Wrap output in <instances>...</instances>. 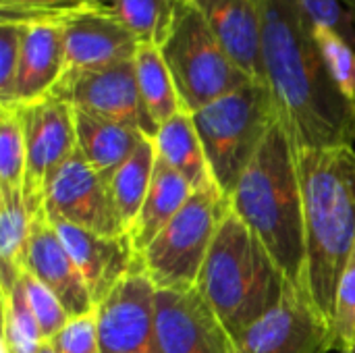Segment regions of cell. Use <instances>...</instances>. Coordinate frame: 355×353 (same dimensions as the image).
Masks as SVG:
<instances>
[{
    "instance_id": "1",
    "label": "cell",
    "mask_w": 355,
    "mask_h": 353,
    "mask_svg": "<svg viewBox=\"0 0 355 353\" xmlns=\"http://www.w3.org/2000/svg\"><path fill=\"white\" fill-rule=\"evenodd\" d=\"M264 79L295 150L355 144V104L331 77L293 0H262Z\"/></svg>"
},
{
    "instance_id": "2",
    "label": "cell",
    "mask_w": 355,
    "mask_h": 353,
    "mask_svg": "<svg viewBox=\"0 0 355 353\" xmlns=\"http://www.w3.org/2000/svg\"><path fill=\"white\" fill-rule=\"evenodd\" d=\"M304 198L306 293L333 325L335 295L355 246V148L295 150Z\"/></svg>"
},
{
    "instance_id": "3",
    "label": "cell",
    "mask_w": 355,
    "mask_h": 353,
    "mask_svg": "<svg viewBox=\"0 0 355 353\" xmlns=\"http://www.w3.org/2000/svg\"><path fill=\"white\" fill-rule=\"evenodd\" d=\"M229 208L266 246L291 287L308 298L297 154L281 119L272 123L254 160L239 177Z\"/></svg>"
},
{
    "instance_id": "4",
    "label": "cell",
    "mask_w": 355,
    "mask_h": 353,
    "mask_svg": "<svg viewBox=\"0 0 355 353\" xmlns=\"http://www.w3.org/2000/svg\"><path fill=\"white\" fill-rule=\"evenodd\" d=\"M196 289L235 339L272 310L291 289V283L266 246L229 208Z\"/></svg>"
},
{
    "instance_id": "5",
    "label": "cell",
    "mask_w": 355,
    "mask_h": 353,
    "mask_svg": "<svg viewBox=\"0 0 355 353\" xmlns=\"http://www.w3.org/2000/svg\"><path fill=\"white\" fill-rule=\"evenodd\" d=\"M191 117L214 183L229 200L268 129L279 119L275 98L266 83L250 81L191 112Z\"/></svg>"
},
{
    "instance_id": "6",
    "label": "cell",
    "mask_w": 355,
    "mask_h": 353,
    "mask_svg": "<svg viewBox=\"0 0 355 353\" xmlns=\"http://www.w3.org/2000/svg\"><path fill=\"white\" fill-rule=\"evenodd\" d=\"M162 54L181 102L189 112L254 81L233 62L189 0H179L173 29L162 44Z\"/></svg>"
},
{
    "instance_id": "7",
    "label": "cell",
    "mask_w": 355,
    "mask_h": 353,
    "mask_svg": "<svg viewBox=\"0 0 355 353\" xmlns=\"http://www.w3.org/2000/svg\"><path fill=\"white\" fill-rule=\"evenodd\" d=\"M229 210L218 187L196 189L177 216L139 254L141 268L156 289L191 291Z\"/></svg>"
},
{
    "instance_id": "8",
    "label": "cell",
    "mask_w": 355,
    "mask_h": 353,
    "mask_svg": "<svg viewBox=\"0 0 355 353\" xmlns=\"http://www.w3.org/2000/svg\"><path fill=\"white\" fill-rule=\"evenodd\" d=\"M19 106L27 150L23 200L33 216L44 208L46 187L54 173L77 152L75 108L54 94Z\"/></svg>"
},
{
    "instance_id": "9",
    "label": "cell",
    "mask_w": 355,
    "mask_h": 353,
    "mask_svg": "<svg viewBox=\"0 0 355 353\" xmlns=\"http://www.w3.org/2000/svg\"><path fill=\"white\" fill-rule=\"evenodd\" d=\"M50 221H62L106 237L127 235L108 181L77 150L50 179L44 196Z\"/></svg>"
},
{
    "instance_id": "10",
    "label": "cell",
    "mask_w": 355,
    "mask_h": 353,
    "mask_svg": "<svg viewBox=\"0 0 355 353\" xmlns=\"http://www.w3.org/2000/svg\"><path fill=\"white\" fill-rule=\"evenodd\" d=\"M233 347L237 353H329L337 343L333 325L291 287L272 310L233 339Z\"/></svg>"
},
{
    "instance_id": "11",
    "label": "cell",
    "mask_w": 355,
    "mask_h": 353,
    "mask_svg": "<svg viewBox=\"0 0 355 353\" xmlns=\"http://www.w3.org/2000/svg\"><path fill=\"white\" fill-rule=\"evenodd\" d=\"M156 285L141 262L94 308L102 353H154Z\"/></svg>"
},
{
    "instance_id": "12",
    "label": "cell",
    "mask_w": 355,
    "mask_h": 353,
    "mask_svg": "<svg viewBox=\"0 0 355 353\" xmlns=\"http://www.w3.org/2000/svg\"><path fill=\"white\" fill-rule=\"evenodd\" d=\"M52 94L69 102L75 110L141 129L152 137L156 135V127L141 102L135 60L64 77Z\"/></svg>"
},
{
    "instance_id": "13",
    "label": "cell",
    "mask_w": 355,
    "mask_h": 353,
    "mask_svg": "<svg viewBox=\"0 0 355 353\" xmlns=\"http://www.w3.org/2000/svg\"><path fill=\"white\" fill-rule=\"evenodd\" d=\"M62 23L67 50L62 79L77 73L133 60L137 54L139 40L100 0H92L79 8L64 12Z\"/></svg>"
},
{
    "instance_id": "14",
    "label": "cell",
    "mask_w": 355,
    "mask_h": 353,
    "mask_svg": "<svg viewBox=\"0 0 355 353\" xmlns=\"http://www.w3.org/2000/svg\"><path fill=\"white\" fill-rule=\"evenodd\" d=\"M233 339L198 289H158L154 353H233Z\"/></svg>"
},
{
    "instance_id": "15",
    "label": "cell",
    "mask_w": 355,
    "mask_h": 353,
    "mask_svg": "<svg viewBox=\"0 0 355 353\" xmlns=\"http://www.w3.org/2000/svg\"><path fill=\"white\" fill-rule=\"evenodd\" d=\"M25 273L44 283L62 302L71 318L94 312L92 293L44 208L31 216Z\"/></svg>"
},
{
    "instance_id": "16",
    "label": "cell",
    "mask_w": 355,
    "mask_h": 353,
    "mask_svg": "<svg viewBox=\"0 0 355 353\" xmlns=\"http://www.w3.org/2000/svg\"><path fill=\"white\" fill-rule=\"evenodd\" d=\"M64 64L62 15L25 19V37L12 104H31L50 96L64 75Z\"/></svg>"
},
{
    "instance_id": "17",
    "label": "cell",
    "mask_w": 355,
    "mask_h": 353,
    "mask_svg": "<svg viewBox=\"0 0 355 353\" xmlns=\"http://www.w3.org/2000/svg\"><path fill=\"white\" fill-rule=\"evenodd\" d=\"M52 225L75 260L94 304H100L139 262L127 235L106 237L62 221H52Z\"/></svg>"
},
{
    "instance_id": "18",
    "label": "cell",
    "mask_w": 355,
    "mask_h": 353,
    "mask_svg": "<svg viewBox=\"0 0 355 353\" xmlns=\"http://www.w3.org/2000/svg\"><path fill=\"white\" fill-rule=\"evenodd\" d=\"M233 62L254 81L266 83L262 60V0H189Z\"/></svg>"
},
{
    "instance_id": "19",
    "label": "cell",
    "mask_w": 355,
    "mask_h": 353,
    "mask_svg": "<svg viewBox=\"0 0 355 353\" xmlns=\"http://www.w3.org/2000/svg\"><path fill=\"white\" fill-rule=\"evenodd\" d=\"M191 193H193L191 185L158 156L156 166H154V177H152L148 196L144 200V206H141L133 227L127 233L137 256L177 216V212L191 198Z\"/></svg>"
},
{
    "instance_id": "20",
    "label": "cell",
    "mask_w": 355,
    "mask_h": 353,
    "mask_svg": "<svg viewBox=\"0 0 355 353\" xmlns=\"http://www.w3.org/2000/svg\"><path fill=\"white\" fill-rule=\"evenodd\" d=\"M77 150L106 181L148 137L141 129L75 110ZM152 137V135H150Z\"/></svg>"
},
{
    "instance_id": "21",
    "label": "cell",
    "mask_w": 355,
    "mask_h": 353,
    "mask_svg": "<svg viewBox=\"0 0 355 353\" xmlns=\"http://www.w3.org/2000/svg\"><path fill=\"white\" fill-rule=\"evenodd\" d=\"M158 156L175 169L191 189H208L216 187L202 139L193 125V117L189 110L177 112L171 121L158 127L154 135Z\"/></svg>"
},
{
    "instance_id": "22",
    "label": "cell",
    "mask_w": 355,
    "mask_h": 353,
    "mask_svg": "<svg viewBox=\"0 0 355 353\" xmlns=\"http://www.w3.org/2000/svg\"><path fill=\"white\" fill-rule=\"evenodd\" d=\"M133 60H135L137 85H139L144 108L158 131L160 125L171 121L185 106L181 102L177 83L173 79V73L166 64L160 46L139 44Z\"/></svg>"
},
{
    "instance_id": "23",
    "label": "cell",
    "mask_w": 355,
    "mask_h": 353,
    "mask_svg": "<svg viewBox=\"0 0 355 353\" xmlns=\"http://www.w3.org/2000/svg\"><path fill=\"white\" fill-rule=\"evenodd\" d=\"M156 158H158V152H156L154 137L148 135L137 146V150L108 179L116 212H119L121 223L127 233L133 227V223L144 206V200L148 196L152 177H154Z\"/></svg>"
},
{
    "instance_id": "24",
    "label": "cell",
    "mask_w": 355,
    "mask_h": 353,
    "mask_svg": "<svg viewBox=\"0 0 355 353\" xmlns=\"http://www.w3.org/2000/svg\"><path fill=\"white\" fill-rule=\"evenodd\" d=\"M31 214L21 191L0 189V287L15 285L25 270V254L29 243Z\"/></svg>"
},
{
    "instance_id": "25",
    "label": "cell",
    "mask_w": 355,
    "mask_h": 353,
    "mask_svg": "<svg viewBox=\"0 0 355 353\" xmlns=\"http://www.w3.org/2000/svg\"><path fill=\"white\" fill-rule=\"evenodd\" d=\"M106 4L125 27L139 40V44H156L162 48L166 42L179 0H100Z\"/></svg>"
},
{
    "instance_id": "26",
    "label": "cell",
    "mask_w": 355,
    "mask_h": 353,
    "mask_svg": "<svg viewBox=\"0 0 355 353\" xmlns=\"http://www.w3.org/2000/svg\"><path fill=\"white\" fill-rule=\"evenodd\" d=\"M27 150L19 104H0V189L21 191L25 183Z\"/></svg>"
},
{
    "instance_id": "27",
    "label": "cell",
    "mask_w": 355,
    "mask_h": 353,
    "mask_svg": "<svg viewBox=\"0 0 355 353\" xmlns=\"http://www.w3.org/2000/svg\"><path fill=\"white\" fill-rule=\"evenodd\" d=\"M312 29L331 77L345 94V98L355 104V48L333 29L316 25H312Z\"/></svg>"
},
{
    "instance_id": "28",
    "label": "cell",
    "mask_w": 355,
    "mask_h": 353,
    "mask_svg": "<svg viewBox=\"0 0 355 353\" xmlns=\"http://www.w3.org/2000/svg\"><path fill=\"white\" fill-rule=\"evenodd\" d=\"M21 281H23L27 304H29V308H31V312H33V316L37 320V327L42 331L44 341L48 343L71 320V316L64 310L62 302L44 283H40L35 277H31L29 273L23 270Z\"/></svg>"
},
{
    "instance_id": "29",
    "label": "cell",
    "mask_w": 355,
    "mask_h": 353,
    "mask_svg": "<svg viewBox=\"0 0 355 353\" xmlns=\"http://www.w3.org/2000/svg\"><path fill=\"white\" fill-rule=\"evenodd\" d=\"M23 37L25 19L0 17V104H12Z\"/></svg>"
},
{
    "instance_id": "30",
    "label": "cell",
    "mask_w": 355,
    "mask_h": 353,
    "mask_svg": "<svg viewBox=\"0 0 355 353\" xmlns=\"http://www.w3.org/2000/svg\"><path fill=\"white\" fill-rule=\"evenodd\" d=\"M333 333L337 352H343L355 341V246L339 279L333 312Z\"/></svg>"
},
{
    "instance_id": "31",
    "label": "cell",
    "mask_w": 355,
    "mask_h": 353,
    "mask_svg": "<svg viewBox=\"0 0 355 353\" xmlns=\"http://www.w3.org/2000/svg\"><path fill=\"white\" fill-rule=\"evenodd\" d=\"M308 21L339 33L355 48V21L343 0H293Z\"/></svg>"
},
{
    "instance_id": "32",
    "label": "cell",
    "mask_w": 355,
    "mask_h": 353,
    "mask_svg": "<svg viewBox=\"0 0 355 353\" xmlns=\"http://www.w3.org/2000/svg\"><path fill=\"white\" fill-rule=\"evenodd\" d=\"M48 345L54 353H102L98 339L96 314H83L71 318L50 341Z\"/></svg>"
},
{
    "instance_id": "33",
    "label": "cell",
    "mask_w": 355,
    "mask_h": 353,
    "mask_svg": "<svg viewBox=\"0 0 355 353\" xmlns=\"http://www.w3.org/2000/svg\"><path fill=\"white\" fill-rule=\"evenodd\" d=\"M87 2L92 0H0V17L31 19V17L64 15Z\"/></svg>"
},
{
    "instance_id": "34",
    "label": "cell",
    "mask_w": 355,
    "mask_h": 353,
    "mask_svg": "<svg viewBox=\"0 0 355 353\" xmlns=\"http://www.w3.org/2000/svg\"><path fill=\"white\" fill-rule=\"evenodd\" d=\"M343 4L347 6V10L352 12V17H354L355 21V0H343Z\"/></svg>"
},
{
    "instance_id": "35",
    "label": "cell",
    "mask_w": 355,
    "mask_h": 353,
    "mask_svg": "<svg viewBox=\"0 0 355 353\" xmlns=\"http://www.w3.org/2000/svg\"><path fill=\"white\" fill-rule=\"evenodd\" d=\"M37 353H54V350H52L48 343H42V347H40V352Z\"/></svg>"
},
{
    "instance_id": "36",
    "label": "cell",
    "mask_w": 355,
    "mask_h": 353,
    "mask_svg": "<svg viewBox=\"0 0 355 353\" xmlns=\"http://www.w3.org/2000/svg\"><path fill=\"white\" fill-rule=\"evenodd\" d=\"M339 353H355V341L349 345V347H345L343 352H339Z\"/></svg>"
},
{
    "instance_id": "37",
    "label": "cell",
    "mask_w": 355,
    "mask_h": 353,
    "mask_svg": "<svg viewBox=\"0 0 355 353\" xmlns=\"http://www.w3.org/2000/svg\"><path fill=\"white\" fill-rule=\"evenodd\" d=\"M233 353H237V352H233Z\"/></svg>"
}]
</instances>
